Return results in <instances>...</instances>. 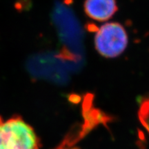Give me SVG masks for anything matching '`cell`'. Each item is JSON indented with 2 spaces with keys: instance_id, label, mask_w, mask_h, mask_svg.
<instances>
[{
  "instance_id": "1",
  "label": "cell",
  "mask_w": 149,
  "mask_h": 149,
  "mask_svg": "<svg viewBox=\"0 0 149 149\" xmlns=\"http://www.w3.org/2000/svg\"><path fill=\"white\" fill-rule=\"evenodd\" d=\"M34 128L19 115L4 120L0 115V149H40Z\"/></svg>"
},
{
  "instance_id": "2",
  "label": "cell",
  "mask_w": 149,
  "mask_h": 149,
  "mask_svg": "<svg viewBox=\"0 0 149 149\" xmlns=\"http://www.w3.org/2000/svg\"><path fill=\"white\" fill-rule=\"evenodd\" d=\"M94 42L95 49L102 56L115 58L122 55L127 47L128 34L122 24L108 22L97 30Z\"/></svg>"
},
{
  "instance_id": "4",
  "label": "cell",
  "mask_w": 149,
  "mask_h": 149,
  "mask_svg": "<svg viewBox=\"0 0 149 149\" xmlns=\"http://www.w3.org/2000/svg\"><path fill=\"white\" fill-rule=\"evenodd\" d=\"M138 116L141 124L149 134V98L143 100L141 102Z\"/></svg>"
},
{
  "instance_id": "3",
  "label": "cell",
  "mask_w": 149,
  "mask_h": 149,
  "mask_svg": "<svg viewBox=\"0 0 149 149\" xmlns=\"http://www.w3.org/2000/svg\"><path fill=\"white\" fill-rule=\"evenodd\" d=\"M84 8L87 16L97 22L110 19L117 11L116 0H86Z\"/></svg>"
}]
</instances>
